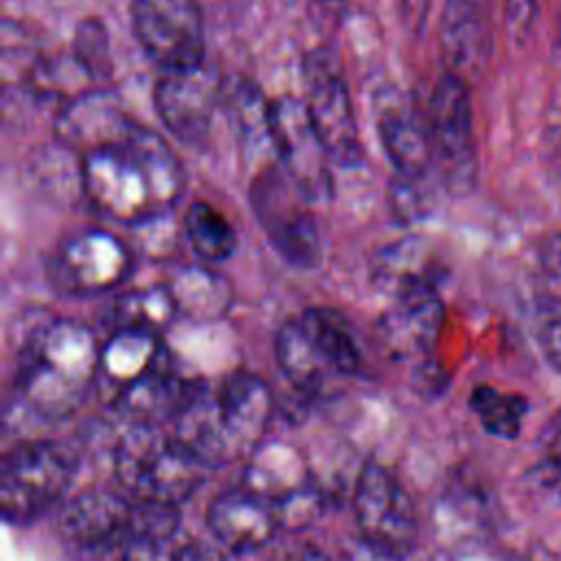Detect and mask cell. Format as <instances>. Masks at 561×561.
Wrapping results in <instances>:
<instances>
[{
	"label": "cell",
	"mask_w": 561,
	"mask_h": 561,
	"mask_svg": "<svg viewBox=\"0 0 561 561\" xmlns=\"http://www.w3.org/2000/svg\"><path fill=\"white\" fill-rule=\"evenodd\" d=\"M309 469L300 451L287 443H261L245 462L243 486L276 504L309 484Z\"/></svg>",
	"instance_id": "obj_24"
},
{
	"label": "cell",
	"mask_w": 561,
	"mask_h": 561,
	"mask_svg": "<svg viewBox=\"0 0 561 561\" xmlns=\"http://www.w3.org/2000/svg\"><path fill=\"white\" fill-rule=\"evenodd\" d=\"M72 64L88 81L105 83L112 79L114 64L110 53V35L99 18H83L75 26Z\"/></svg>",
	"instance_id": "obj_31"
},
{
	"label": "cell",
	"mask_w": 561,
	"mask_h": 561,
	"mask_svg": "<svg viewBox=\"0 0 561 561\" xmlns=\"http://www.w3.org/2000/svg\"><path fill=\"white\" fill-rule=\"evenodd\" d=\"M377 136L397 175L425 180L434 169L427 123L394 90L377 96Z\"/></svg>",
	"instance_id": "obj_17"
},
{
	"label": "cell",
	"mask_w": 561,
	"mask_h": 561,
	"mask_svg": "<svg viewBox=\"0 0 561 561\" xmlns=\"http://www.w3.org/2000/svg\"><path fill=\"white\" fill-rule=\"evenodd\" d=\"M178 318L167 287L136 289L118 296L112 305V324L118 329H138L162 333Z\"/></svg>",
	"instance_id": "obj_29"
},
{
	"label": "cell",
	"mask_w": 561,
	"mask_h": 561,
	"mask_svg": "<svg viewBox=\"0 0 561 561\" xmlns=\"http://www.w3.org/2000/svg\"><path fill=\"white\" fill-rule=\"evenodd\" d=\"M134 267L129 245L101 228L68 234L48 261L50 283L70 296H99L121 287Z\"/></svg>",
	"instance_id": "obj_9"
},
{
	"label": "cell",
	"mask_w": 561,
	"mask_h": 561,
	"mask_svg": "<svg viewBox=\"0 0 561 561\" xmlns=\"http://www.w3.org/2000/svg\"><path fill=\"white\" fill-rule=\"evenodd\" d=\"M213 537L230 552H259L280 530L272 502L243 484L219 493L206 513Z\"/></svg>",
	"instance_id": "obj_18"
},
{
	"label": "cell",
	"mask_w": 561,
	"mask_h": 561,
	"mask_svg": "<svg viewBox=\"0 0 561 561\" xmlns=\"http://www.w3.org/2000/svg\"><path fill=\"white\" fill-rule=\"evenodd\" d=\"M274 351L285 381L305 399L320 397L331 379L337 377L320 357L298 316L280 324Z\"/></svg>",
	"instance_id": "obj_25"
},
{
	"label": "cell",
	"mask_w": 561,
	"mask_h": 561,
	"mask_svg": "<svg viewBox=\"0 0 561 561\" xmlns=\"http://www.w3.org/2000/svg\"><path fill=\"white\" fill-rule=\"evenodd\" d=\"M353 513L362 539L394 557L408 554L419 537L414 504L386 467L368 462L355 482Z\"/></svg>",
	"instance_id": "obj_10"
},
{
	"label": "cell",
	"mask_w": 561,
	"mask_h": 561,
	"mask_svg": "<svg viewBox=\"0 0 561 561\" xmlns=\"http://www.w3.org/2000/svg\"><path fill=\"white\" fill-rule=\"evenodd\" d=\"M469 405L489 434L506 440L519 436L528 412V401L522 394L504 392L493 386H476Z\"/></svg>",
	"instance_id": "obj_30"
},
{
	"label": "cell",
	"mask_w": 561,
	"mask_h": 561,
	"mask_svg": "<svg viewBox=\"0 0 561 561\" xmlns=\"http://www.w3.org/2000/svg\"><path fill=\"white\" fill-rule=\"evenodd\" d=\"M344 561H399V557H394L390 552H383V550H379V548H375V546H370L362 539L359 546H355Z\"/></svg>",
	"instance_id": "obj_39"
},
{
	"label": "cell",
	"mask_w": 561,
	"mask_h": 561,
	"mask_svg": "<svg viewBox=\"0 0 561 561\" xmlns=\"http://www.w3.org/2000/svg\"><path fill=\"white\" fill-rule=\"evenodd\" d=\"M533 331L543 359L561 375V296L541 294L535 298Z\"/></svg>",
	"instance_id": "obj_33"
},
{
	"label": "cell",
	"mask_w": 561,
	"mask_h": 561,
	"mask_svg": "<svg viewBox=\"0 0 561 561\" xmlns=\"http://www.w3.org/2000/svg\"><path fill=\"white\" fill-rule=\"evenodd\" d=\"M278 561H335L333 557H329L324 550L320 548H313L309 543H302V546H294L289 548Z\"/></svg>",
	"instance_id": "obj_40"
},
{
	"label": "cell",
	"mask_w": 561,
	"mask_h": 561,
	"mask_svg": "<svg viewBox=\"0 0 561 561\" xmlns=\"http://www.w3.org/2000/svg\"><path fill=\"white\" fill-rule=\"evenodd\" d=\"M99 353L94 333L75 320L35 322L18 351V403L44 421L68 419L96 383Z\"/></svg>",
	"instance_id": "obj_2"
},
{
	"label": "cell",
	"mask_w": 561,
	"mask_h": 561,
	"mask_svg": "<svg viewBox=\"0 0 561 561\" xmlns=\"http://www.w3.org/2000/svg\"><path fill=\"white\" fill-rule=\"evenodd\" d=\"M274 412L270 386L254 373L237 370L217 390L199 388L175 419L173 436L206 469L248 458L267 432Z\"/></svg>",
	"instance_id": "obj_3"
},
{
	"label": "cell",
	"mask_w": 561,
	"mask_h": 561,
	"mask_svg": "<svg viewBox=\"0 0 561 561\" xmlns=\"http://www.w3.org/2000/svg\"><path fill=\"white\" fill-rule=\"evenodd\" d=\"M134 35L164 72L206 64V33L199 0H131Z\"/></svg>",
	"instance_id": "obj_8"
},
{
	"label": "cell",
	"mask_w": 561,
	"mask_h": 561,
	"mask_svg": "<svg viewBox=\"0 0 561 561\" xmlns=\"http://www.w3.org/2000/svg\"><path fill=\"white\" fill-rule=\"evenodd\" d=\"M164 287L173 300L178 318L197 324L221 320L234 300L230 280L204 265L178 267Z\"/></svg>",
	"instance_id": "obj_23"
},
{
	"label": "cell",
	"mask_w": 561,
	"mask_h": 561,
	"mask_svg": "<svg viewBox=\"0 0 561 561\" xmlns=\"http://www.w3.org/2000/svg\"><path fill=\"white\" fill-rule=\"evenodd\" d=\"M167 366H171V357L158 333L118 329L101 346L96 394L103 403L114 405L123 392Z\"/></svg>",
	"instance_id": "obj_15"
},
{
	"label": "cell",
	"mask_w": 561,
	"mask_h": 561,
	"mask_svg": "<svg viewBox=\"0 0 561 561\" xmlns=\"http://www.w3.org/2000/svg\"><path fill=\"white\" fill-rule=\"evenodd\" d=\"M202 383L180 377L173 366L160 368L131 386L112 405L134 421V425H153L175 421L195 399Z\"/></svg>",
	"instance_id": "obj_22"
},
{
	"label": "cell",
	"mask_w": 561,
	"mask_h": 561,
	"mask_svg": "<svg viewBox=\"0 0 561 561\" xmlns=\"http://www.w3.org/2000/svg\"><path fill=\"white\" fill-rule=\"evenodd\" d=\"M438 274L434 252L416 237H405L379 248L370 261L373 285L392 298L438 287Z\"/></svg>",
	"instance_id": "obj_21"
},
{
	"label": "cell",
	"mask_w": 561,
	"mask_h": 561,
	"mask_svg": "<svg viewBox=\"0 0 561 561\" xmlns=\"http://www.w3.org/2000/svg\"><path fill=\"white\" fill-rule=\"evenodd\" d=\"M204 471L175 436H164L153 425H134L114 451L116 480L136 502L178 506L197 491Z\"/></svg>",
	"instance_id": "obj_4"
},
{
	"label": "cell",
	"mask_w": 561,
	"mask_h": 561,
	"mask_svg": "<svg viewBox=\"0 0 561 561\" xmlns=\"http://www.w3.org/2000/svg\"><path fill=\"white\" fill-rule=\"evenodd\" d=\"M228 107L234 121L237 136L241 147L250 158H274V138H272V101H265L263 92L256 83L241 79L232 85Z\"/></svg>",
	"instance_id": "obj_27"
},
{
	"label": "cell",
	"mask_w": 561,
	"mask_h": 561,
	"mask_svg": "<svg viewBox=\"0 0 561 561\" xmlns=\"http://www.w3.org/2000/svg\"><path fill=\"white\" fill-rule=\"evenodd\" d=\"M443 316L438 287L419 289L394 298L392 307L379 318L377 337L394 359H423L438 340Z\"/></svg>",
	"instance_id": "obj_16"
},
{
	"label": "cell",
	"mask_w": 561,
	"mask_h": 561,
	"mask_svg": "<svg viewBox=\"0 0 561 561\" xmlns=\"http://www.w3.org/2000/svg\"><path fill=\"white\" fill-rule=\"evenodd\" d=\"M180 228L188 248L206 263L226 261L237 250L234 226L226 219V215L206 202L191 204Z\"/></svg>",
	"instance_id": "obj_28"
},
{
	"label": "cell",
	"mask_w": 561,
	"mask_h": 561,
	"mask_svg": "<svg viewBox=\"0 0 561 561\" xmlns=\"http://www.w3.org/2000/svg\"><path fill=\"white\" fill-rule=\"evenodd\" d=\"M224 85L210 64L164 72L153 88V105L169 129L184 145H199L213 125Z\"/></svg>",
	"instance_id": "obj_13"
},
{
	"label": "cell",
	"mask_w": 561,
	"mask_h": 561,
	"mask_svg": "<svg viewBox=\"0 0 561 561\" xmlns=\"http://www.w3.org/2000/svg\"><path fill=\"white\" fill-rule=\"evenodd\" d=\"M434 169L449 195H467L476 186L478 156L469 83L445 70L436 81L427 114Z\"/></svg>",
	"instance_id": "obj_7"
},
{
	"label": "cell",
	"mask_w": 561,
	"mask_h": 561,
	"mask_svg": "<svg viewBox=\"0 0 561 561\" xmlns=\"http://www.w3.org/2000/svg\"><path fill=\"white\" fill-rule=\"evenodd\" d=\"M302 101L331 160L342 167L359 164L364 149L346 81L335 70L333 61L322 53L307 55L302 64Z\"/></svg>",
	"instance_id": "obj_12"
},
{
	"label": "cell",
	"mask_w": 561,
	"mask_h": 561,
	"mask_svg": "<svg viewBox=\"0 0 561 561\" xmlns=\"http://www.w3.org/2000/svg\"><path fill=\"white\" fill-rule=\"evenodd\" d=\"M77 456L64 443L33 440L11 449L0 465V508L11 524L46 513L72 484Z\"/></svg>",
	"instance_id": "obj_5"
},
{
	"label": "cell",
	"mask_w": 561,
	"mask_h": 561,
	"mask_svg": "<svg viewBox=\"0 0 561 561\" xmlns=\"http://www.w3.org/2000/svg\"><path fill=\"white\" fill-rule=\"evenodd\" d=\"M134 517V504L121 493L88 489L77 493L61 511V530L75 543L101 548L125 543Z\"/></svg>",
	"instance_id": "obj_20"
},
{
	"label": "cell",
	"mask_w": 561,
	"mask_h": 561,
	"mask_svg": "<svg viewBox=\"0 0 561 561\" xmlns=\"http://www.w3.org/2000/svg\"><path fill=\"white\" fill-rule=\"evenodd\" d=\"M388 208L399 224H414L432 210V197L423 180L397 175L388 186Z\"/></svg>",
	"instance_id": "obj_34"
},
{
	"label": "cell",
	"mask_w": 561,
	"mask_h": 561,
	"mask_svg": "<svg viewBox=\"0 0 561 561\" xmlns=\"http://www.w3.org/2000/svg\"><path fill=\"white\" fill-rule=\"evenodd\" d=\"M136 125L105 90H88L70 96L57 114L55 131L64 147L81 156L125 136Z\"/></svg>",
	"instance_id": "obj_19"
},
{
	"label": "cell",
	"mask_w": 561,
	"mask_h": 561,
	"mask_svg": "<svg viewBox=\"0 0 561 561\" xmlns=\"http://www.w3.org/2000/svg\"><path fill=\"white\" fill-rule=\"evenodd\" d=\"M438 46L447 72L467 83L478 79L493 53V24L486 0H445Z\"/></svg>",
	"instance_id": "obj_14"
},
{
	"label": "cell",
	"mask_w": 561,
	"mask_h": 561,
	"mask_svg": "<svg viewBox=\"0 0 561 561\" xmlns=\"http://www.w3.org/2000/svg\"><path fill=\"white\" fill-rule=\"evenodd\" d=\"M557 254H559V261H561V239H559V245H557Z\"/></svg>",
	"instance_id": "obj_42"
},
{
	"label": "cell",
	"mask_w": 561,
	"mask_h": 561,
	"mask_svg": "<svg viewBox=\"0 0 561 561\" xmlns=\"http://www.w3.org/2000/svg\"><path fill=\"white\" fill-rule=\"evenodd\" d=\"M401 11V24L410 35L423 33L427 13H430V0H399Z\"/></svg>",
	"instance_id": "obj_38"
},
{
	"label": "cell",
	"mask_w": 561,
	"mask_h": 561,
	"mask_svg": "<svg viewBox=\"0 0 561 561\" xmlns=\"http://www.w3.org/2000/svg\"><path fill=\"white\" fill-rule=\"evenodd\" d=\"M121 561H213L195 541H184L180 533H134L121 546Z\"/></svg>",
	"instance_id": "obj_32"
},
{
	"label": "cell",
	"mask_w": 561,
	"mask_h": 561,
	"mask_svg": "<svg viewBox=\"0 0 561 561\" xmlns=\"http://www.w3.org/2000/svg\"><path fill=\"white\" fill-rule=\"evenodd\" d=\"M272 138L278 167L316 204L333 195L331 156L320 140L302 99L285 94L272 101Z\"/></svg>",
	"instance_id": "obj_11"
},
{
	"label": "cell",
	"mask_w": 561,
	"mask_h": 561,
	"mask_svg": "<svg viewBox=\"0 0 561 561\" xmlns=\"http://www.w3.org/2000/svg\"><path fill=\"white\" fill-rule=\"evenodd\" d=\"M79 182L101 217L134 228L175 208L184 171L164 138L136 123L125 136L81 156Z\"/></svg>",
	"instance_id": "obj_1"
},
{
	"label": "cell",
	"mask_w": 561,
	"mask_h": 561,
	"mask_svg": "<svg viewBox=\"0 0 561 561\" xmlns=\"http://www.w3.org/2000/svg\"><path fill=\"white\" fill-rule=\"evenodd\" d=\"M322 506H324L322 491L313 482L305 484L302 489L294 491L291 495L274 504L280 530H289V533L302 530L309 524H313L320 517Z\"/></svg>",
	"instance_id": "obj_35"
},
{
	"label": "cell",
	"mask_w": 561,
	"mask_h": 561,
	"mask_svg": "<svg viewBox=\"0 0 561 561\" xmlns=\"http://www.w3.org/2000/svg\"><path fill=\"white\" fill-rule=\"evenodd\" d=\"M539 0H504V26L515 44L528 39L537 20Z\"/></svg>",
	"instance_id": "obj_37"
},
{
	"label": "cell",
	"mask_w": 561,
	"mask_h": 561,
	"mask_svg": "<svg viewBox=\"0 0 561 561\" xmlns=\"http://www.w3.org/2000/svg\"><path fill=\"white\" fill-rule=\"evenodd\" d=\"M539 480L546 489L561 491V408L550 416L539 440Z\"/></svg>",
	"instance_id": "obj_36"
},
{
	"label": "cell",
	"mask_w": 561,
	"mask_h": 561,
	"mask_svg": "<svg viewBox=\"0 0 561 561\" xmlns=\"http://www.w3.org/2000/svg\"><path fill=\"white\" fill-rule=\"evenodd\" d=\"M554 48L561 55V9H559V22H557V35H554Z\"/></svg>",
	"instance_id": "obj_41"
},
{
	"label": "cell",
	"mask_w": 561,
	"mask_h": 561,
	"mask_svg": "<svg viewBox=\"0 0 561 561\" xmlns=\"http://www.w3.org/2000/svg\"><path fill=\"white\" fill-rule=\"evenodd\" d=\"M250 204L272 248L289 265L311 270L320 263L322 239L311 202L278 167L259 169L250 184Z\"/></svg>",
	"instance_id": "obj_6"
},
{
	"label": "cell",
	"mask_w": 561,
	"mask_h": 561,
	"mask_svg": "<svg viewBox=\"0 0 561 561\" xmlns=\"http://www.w3.org/2000/svg\"><path fill=\"white\" fill-rule=\"evenodd\" d=\"M300 322L320 357L337 377H353L362 370V348L351 322L329 307H309Z\"/></svg>",
	"instance_id": "obj_26"
}]
</instances>
